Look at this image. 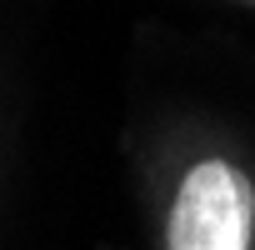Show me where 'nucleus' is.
<instances>
[{
    "label": "nucleus",
    "mask_w": 255,
    "mask_h": 250,
    "mask_svg": "<svg viewBox=\"0 0 255 250\" xmlns=\"http://www.w3.org/2000/svg\"><path fill=\"white\" fill-rule=\"evenodd\" d=\"M170 250H245L250 245V185L225 160H205L185 175L170 205Z\"/></svg>",
    "instance_id": "f257e3e1"
},
{
    "label": "nucleus",
    "mask_w": 255,
    "mask_h": 250,
    "mask_svg": "<svg viewBox=\"0 0 255 250\" xmlns=\"http://www.w3.org/2000/svg\"><path fill=\"white\" fill-rule=\"evenodd\" d=\"M240 5H255V0H240Z\"/></svg>",
    "instance_id": "f03ea898"
}]
</instances>
